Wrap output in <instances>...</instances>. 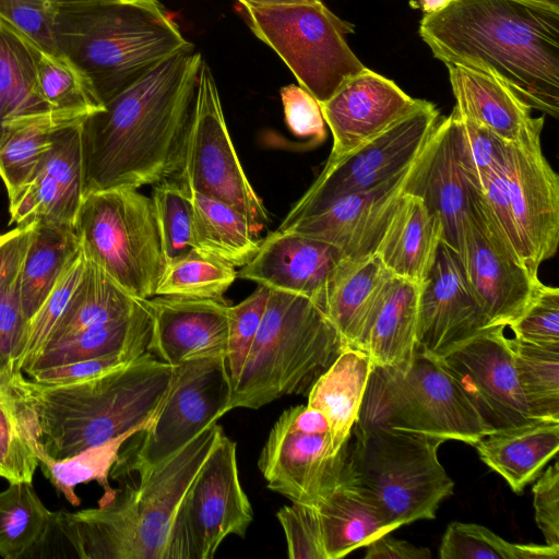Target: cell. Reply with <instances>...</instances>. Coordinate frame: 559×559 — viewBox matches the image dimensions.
I'll list each match as a JSON object with an SVG mask.
<instances>
[{"mask_svg": "<svg viewBox=\"0 0 559 559\" xmlns=\"http://www.w3.org/2000/svg\"><path fill=\"white\" fill-rule=\"evenodd\" d=\"M202 62L194 48L178 51L81 122L84 195L178 176Z\"/></svg>", "mask_w": 559, "mask_h": 559, "instance_id": "1", "label": "cell"}, {"mask_svg": "<svg viewBox=\"0 0 559 559\" xmlns=\"http://www.w3.org/2000/svg\"><path fill=\"white\" fill-rule=\"evenodd\" d=\"M432 56L493 73L532 109L559 116V5L526 0H453L424 14Z\"/></svg>", "mask_w": 559, "mask_h": 559, "instance_id": "2", "label": "cell"}, {"mask_svg": "<svg viewBox=\"0 0 559 559\" xmlns=\"http://www.w3.org/2000/svg\"><path fill=\"white\" fill-rule=\"evenodd\" d=\"M174 366L152 353L110 371L64 385H40L23 372L8 382L23 428L50 457L61 460L153 421Z\"/></svg>", "mask_w": 559, "mask_h": 559, "instance_id": "3", "label": "cell"}, {"mask_svg": "<svg viewBox=\"0 0 559 559\" xmlns=\"http://www.w3.org/2000/svg\"><path fill=\"white\" fill-rule=\"evenodd\" d=\"M223 428L210 425L179 451L122 481L98 508L55 512L73 555L81 559H180L176 520L182 498Z\"/></svg>", "mask_w": 559, "mask_h": 559, "instance_id": "4", "label": "cell"}, {"mask_svg": "<svg viewBox=\"0 0 559 559\" xmlns=\"http://www.w3.org/2000/svg\"><path fill=\"white\" fill-rule=\"evenodd\" d=\"M53 36L104 105L165 58L194 48L158 0H102L63 11Z\"/></svg>", "mask_w": 559, "mask_h": 559, "instance_id": "5", "label": "cell"}, {"mask_svg": "<svg viewBox=\"0 0 559 559\" xmlns=\"http://www.w3.org/2000/svg\"><path fill=\"white\" fill-rule=\"evenodd\" d=\"M345 347L311 299L270 289L261 325L233 386L228 412L257 409L284 395L308 393Z\"/></svg>", "mask_w": 559, "mask_h": 559, "instance_id": "6", "label": "cell"}, {"mask_svg": "<svg viewBox=\"0 0 559 559\" xmlns=\"http://www.w3.org/2000/svg\"><path fill=\"white\" fill-rule=\"evenodd\" d=\"M354 428L412 432L469 445L489 433L441 361L417 349L403 368L373 366Z\"/></svg>", "mask_w": 559, "mask_h": 559, "instance_id": "7", "label": "cell"}, {"mask_svg": "<svg viewBox=\"0 0 559 559\" xmlns=\"http://www.w3.org/2000/svg\"><path fill=\"white\" fill-rule=\"evenodd\" d=\"M350 436V469L392 524L436 518L454 489L438 457L443 440L385 429L353 428Z\"/></svg>", "mask_w": 559, "mask_h": 559, "instance_id": "8", "label": "cell"}, {"mask_svg": "<svg viewBox=\"0 0 559 559\" xmlns=\"http://www.w3.org/2000/svg\"><path fill=\"white\" fill-rule=\"evenodd\" d=\"M74 229L85 255L122 289L155 296L166 260L150 197L134 188L86 193Z\"/></svg>", "mask_w": 559, "mask_h": 559, "instance_id": "9", "label": "cell"}, {"mask_svg": "<svg viewBox=\"0 0 559 559\" xmlns=\"http://www.w3.org/2000/svg\"><path fill=\"white\" fill-rule=\"evenodd\" d=\"M241 14L251 32L281 57L319 104L366 68L345 38L354 33V24L338 17L321 0L246 4Z\"/></svg>", "mask_w": 559, "mask_h": 559, "instance_id": "10", "label": "cell"}, {"mask_svg": "<svg viewBox=\"0 0 559 559\" xmlns=\"http://www.w3.org/2000/svg\"><path fill=\"white\" fill-rule=\"evenodd\" d=\"M233 385L225 356L174 366L168 392L153 421L121 448L110 477L142 476L228 412Z\"/></svg>", "mask_w": 559, "mask_h": 559, "instance_id": "11", "label": "cell"}, {"mask_svg": "<svg viewBox=\"0 0 559 559\" xmlns=\"http://www.w3.org/2000/svg\"><path fill=\"white\" fill-rule=\"evenodd\" d=\"M440 119L433 103L418 99L413 109L369 141L341 157L328 158L278 228L342 195L374 188L403 173L420 155Z\"/></svg>", "mask_w": 559, "mask_h": 559, "instance_id": "12", "label": "cell"}, {"mask_svg": "<svg viewBox=\"0 0 559 559\" xmlns=\"http://www.w3.org/2000/svg\"><path fill=\"white\" fill-rule=\"evenodd\" d=\"M177 179L190 191L237 209L259 233L269 222L267 211L235 151L215 79L204 60Z\"/></svg>", "mask_w": 559, "mask_h": 559, "instance_id": "13", "label": "cell"}, {"mask_svg": "<svg viewBox=\"0 0 559 559\" xmlns=\"http://www.w3.org/2000/svg\"><path fill=\"white\" fill-rule=\"evenodd\" d=\"M347 454L348 442L334 450L329 424L319 411L297 405L273 425L258 467L271 490L294 503L316 506L338 481Z\"/></svg>", "mask_w": 559, "mask_h": 559, "instance_id": "14", "label": "cell"}, {"mask_svg": "<svg viewBox=\"0 0 559 559\" xmlns=\"http://www.w3.org/2000/svg\"><path fill=\"white\" fill-rule=\"evenodd\" d=\"M252 520L236 443L223 430L179 507L175 532L180 559L213 558L227 536L243 537Z\"/></svg>", "mask_w": 559, "mask_h": 559, "instance_id": "15", "label": "cell"}, {"mask_svg": "<svg viewBox=\"0 0 559 559\" xmlns=\"http://www.w3.org/2000/svg\"><path fill=\"white\" fill-rule=\"evenodd\" d=\"M456 253L490 326H509L543 285L499 233L476 189Z\"/></svg>", "mask_w": 559, "mask_h": 559, "instance_id": "16", "label": "cell"}, {"mask_svg": "<svg viewBox=\"0 0 559 559\" xmlns=\"http://www.w3.org/2000/svg\"><path fill=\"white\" fill-rule=\"evenodd\" d=\"M504 329L488 328L439 359L489 432L536 420L523 399Z\"/></svg>", "mask_w": 559, "mask_h": 559, "instance_id": "17", "label": "cell"}, {"mask_svg": "<svg viewBox=\"0 0 559 559\" xmlns=\"http://www.w3.org/2000/svg\"><path fill=\"white\" fill-rule=\"evenodd\" d=\"M502 181L525 265L538 274L559 243V177L542 151L540 140L507 144Z\"/></svg>", "mask_w": 559, "mask_h": 559, "instance_id": "18", "label": "cell"}, {"mask_svg": "<svg viewBox=\"0 0 559 559\" xmlns=\"http://www.w3.org/2000/svg\"><path fill=\"white\" fill-rule=\"evenodd\" d=\"M488 328L457 253L441 242L419 286L416 349L440 359Z\"/></svg>", "mask_w": 559, "mask_h": 559, "instance_id": "19", "label": "cell"}, {"mask_svg": "<svg viewBox=\"0 0 559 559\" xmlns=\"http://www.w3.org/2000/svg\"><path fill=\"white\" fill-rule=\"evenodd\" d=\"M419 157L391 180L368 190L342 195L317 212L277 229L295 231L333 245L354 262L373 255L395 205L407 192Z\"/></svg>", "mask_w": 559, "mask_h": 559, "instance_id": "20", "label": "cell"}, {"mask_svg": "<svg viewBox=\"0 0 559 559\" xmlns=\"http://www.w3.org/2000/svg\"><path fill=\"white\" fill-rule=\"evenodd\" d=\"M349 262L333 245L276 229L260 242L237 277L305 296L322 309L328 289Z\"/></svg>", "mask_w": 559, "mask_h": 559, "instance_id": "21", "label": "cell"}, {"mask_svg": "<svg viewBox=\"0 0 559 559\" xmlns=\"http://www.w3.org/2000/svg\"><path fill=\"white\" fill-rule=\"evenodd\" d=\"M418 99L368 69L344 81L320 109L333 135L329 159L369 141L415 107Z\"/></svg>", "mask_w": 559, "mask_h": 559, "instance_id": "22", "label": "cell"}, {"mask_svg": "<svg viewBox=\"0 0 559 559\" xmlns=\"http://www.w3.org/2000/svg\"><path fill=\"white\" fill-rule=\"evenodd\" d=\"M81 122L57 131L33 177L9 198V224L43 222L74 227L84 198Z\"/></svg>", "mask_w": 559, "mask_h": 559, "instance_id": "23", "label": "cell"}, {"mask_svg": "<svg viewBox=\"0 0 559 559\" xmlns=\"http://www.w3.org/2000/svg\"><path fill=\"white\" fill-rule=\"evenodd\" d=\"M152 330L147 352L171 366L225 356L228 338L226 300L153 296L145 299Z\"/></svg>", "mask_w": 559, "mask_h": 559, "instance_id": "24", "label": "cell"}, {"mask_svg": "<svg viewBox=\"0 0 559 559\" xmlns=\"http://www.w3.org/2000/svg\"><path fill=\"white\" fill-rule=\"evenodd\" d=\"M406 193L420 198L427 209L439 216L442 242L456 252L475 188L457 162L451 114L440 119L429 138Z\"/></svg>", "mask_w": 559, "mask_h": 559, "instance_id": "25", "label": "cell"}, {"mask_svg": "<svg viewBox=\"0 0 559 559\" xmlns=\"http://www.w3.org/2000/svg\"><path fill=\"white\" fill-rule=\"evenodd\" d=\"M447 68L456 115L507 144L540 140L544 117L534 118L531 106L500 78L472 67L448 64Z\"/></svg>", "mask_w": 559, "mask_h": 559, "instance_id": "26", "label": "cell"}, {"mask_svg": "<svg viewBox=\"0 0 559 559\" xmlns=\"http://www.w3.org/2000/svg\"><path fill=\"white\" fill-rule=\"evenodd\" d=\"M442 236L439 216L420 198L404 193L373 254L393 276L421 285L435 264Z\"/></svg>", "mask_w": 559, "mask_h": 559, "instance_id": "27", "label": "cell"}, {"mask_svg": "<svg viewBox=\"0 0 559 559\" xmlns=\"http://www.w3.org/2000/svg\"><path fill=\"white\" fill-rule=\"evenodd\" d=\"M349 442V441H348ZM328 559H340L395 528L347 463L338 481L317 503Z\"/></svg>", "mask_w": 559, "mask_h": 559, "instance_id": "28", "label": "cell"}, {"mask_svg": "<svg viewBox=\"0 0 559 559\" xmlns=\"http://www.w3.org/2000/svg\"><path fill=\"white\" fill-rule=\"evenodd\" d=\"M392 278L374 254L350 261L335 277L322 310L346 347H361Z\"/></svg>", "mask_w": 559, "mask_h": 559, "instance_id": "29", "label": "cell"}, {"mask_svg": "<svg viewBox=\"0 0 559 559\" xmlns=\"http://www.w3.org/2000/svg\"><path fill=\"white\" fill-rule=\"evenodd\" d=\"M474 447L479 459L520 493L559 450V421L534 420L487 433Z\"/></svg>", "mask_w": 559, "mask_h": 559, "instance_id": "30", "label": "cell"}, {"mask_svg": "<svg viewBox=\"0 0 559 559\" xmlns=\"http://www.w3.org/2000/svg\"><path fill=\"white\" fill-rule=\"evenodd\" d=\"M373 366L365 350L345 347L308 392L307 405L325 417L335 451L350 439Z\"/></svg>", "mask_w": 559, "mask_h": 559, "instance_id": "31", "label": "cell"}, {"mask_svg": "<svg viewBox=\"0 0 559 559\" xmlns=\"http://www.w3.org/2000/svg\"><path fill=\"white\" fill-rule=\"evenodd\" d=\"M144 305L133 314L84 330L62 342L43 348L24 370V374L75 361L124 356L138 358L147 352L152 321Z\"/></svg>", "mask_w": 559, "mask_h": 559, "instance_id": "32", "label": "cell"}, {"mask_svg": "<svg viewBox=\"0 0 559 559\" xmlns=\"http://www.w3.org/2000/svg\"><path fill=\"white\" fill-rule=\"evenodd\" d=\"M419 286L393 276L360 349L374 366L405 367L416 349Z\"/></svg>", "mask_w": 559, "mask_h": 559, "instance_id": "33", "label": "cell"}, {"mask_svg": "<svg viewBox=\"0 0 559 559\" xmlns=\"http://www.w3.org/2000/svg\"><path fill=\"white\" fill-rule=\"evenodd\" d=\"M80 250V240L73 226L35 223L17 277L20 299L28 321Z\"/></svg>", "mask_w": 559, "mask_h": 559, "instance_id": "34", "label": "cell"}, {"mask_svg": "<svg viewBox=\"0 0 559 559\" xmlns=\"http://www.w3.org/2000/svg\"><path fill=\"white\" fill-rule=\"evenodd\" d=\"M143 300L128 294L86 257L83 277L43 348L84 330L127 318L143 307Z\"/></svg>", "mask_w": 559, "mask_h": 559, "instance_id": "35", "label": "cell"}, {"mask_svg": "<svg viewBox=\"0 0 559 559\" xmlns=\"http://www.w3.org/2000/svg\"><path fill=\"white\" fill-rule=\"evenodd\" d=\"M37 50L0 17V140L10 122L50 111L37 87Z\"/></svg>", "mask_w": 559, "mask_h": 559, "instance_id": "36", "label": "cell"}, {"mask_svg": "<svg viewBox=\"0 0 559 559\" xmlns=\"http://www.w3.org/2000/svg\"><path fill=\"white\" fill-rule=\"evenodd\" d=\"M194 250L228 262L246 265L258 252L259 231L231 205L190 191Z\"/></svg>", "mask_w": 559, "mask_h": 559, "instance_id": "37", "label": "cell"}, {"mask_svg": "<svg viewBox=\"0 0 559 559\" xmlns=\"http://www.w3.org/2000/svg\"><path fill=\"white\" fill-rule=\"evenodd\" d=\"M83 120L50 110L16 119L5 127L0 140V178L9 198L33 177L51 150L57 131Z\"/></svg>", "mask_w": 559, "mask_h": 559, "instance_id": "38", "label": "cell"}, {"mask_svg": "<svg viewBox=\"0 0 559 559\" xmlns=\"http://www.w3.org/2000/svg\"><path fill=\"white\" fill-rule=\"evenodd\" d=\"M25 431V430H24ZM139 430L128 431L117 438H114L100 445L91 447L79 454L70 457L56 460L48 456L26 433L32 448L38 459L39 466L45 477L51 483L57 492L63 497L73 507L81 504V499L75 493V486L97 481L104 489V495L98 501V506L108 502L116 493L109 484V475L122 445Z\"/></svg>", "mask_w": 559, "mask_h": 559, "instance_id": "39", "label": "cell"}, {"mask_svg": "<svg viewBox=\"0 0 559 559\" xmlns=\"http://www.w3.org/2000/svg\"><path fill=\"white\" fill-rule=\"evenodd\" d=\"M519 385L531 416L559 421V344L509 338Z\"/></svg>", "mask_w": 559, "mask_h": 559, "instance_id": "40", "label": "cell"}, {"mask_svg": "<svg viewBox=\"0 0 559 559\" xmlns=\"http://www.w3.org/2000/svg\"><path fill=\"white\" fill-rule=\"evenodd\" d=\"M37 87L51 111L83 120L104 108L87 75L61 51L38 48Z\"/></svg>", "mask_w": 559, "mask_h": 559, "instance_id": "41", "label": "cell"}, {"mask_svg": "<svg viewBox=\"0 0 559 559\" xmlns=\"http://www.w3.org/2000/svg\"><path fill=\"white\" fill-rule=\"evenodd\" d=\"M51 514L32 483H10L0 492V557L25 558L44 536Z\"/></svg>", "mask_w": 559, "mask_h": 559, "instance_id": "42", "label": "cell"}, {"mask_svg": "<svg viewBox=\"0 0 559 559\" xmlns=\"http://www.w3.org/2000/svg\"><path fill=\"white\" fill-rule=\"evenodd\" d=\"M236 278L233 264L192 250L166 264L155 296L225 300L224 295Z\"/></svg>", "mask_w": 559, "mask_h": 559, "instance_id": "43", "label": "cell"}, {"mask_svg": "<svg viewBox=\"0 0 559 559\" xmlns=\"http://www.w3.org/2000/svg\"><path fill=\"white\" fill-rule=\"evenodd\" d=\"M441 559H558L559 548L511 543L485 526L452 522L439 548Z\"/></svg>", "mask_w": 559, "mask_h": 559, "instance_id": "44", "label": "cell"}, {"mask_svg": "<svg viewBox=\"0 0 559 559\" xmlns=\"http://www.w3.org/2000/svg\"><path fill=\"white\" fill-rule=\"evenodd\" d=\"M152 203L166 264L194 250L189 190L178 180L156 183Z\"/></svg>", "mask_w": 559, "mask_h": 559, "instance_id": "45", "label": "cell"}, {"mask_svg": "<svg viewBox=\"0 0 559 559\" xmlns=\"http://www.w3.org/2000/svg\"><path fill=\"white\" fill-rule=\"evenodd\" d=\"M451 115L457 162L467 181L479 191L503 167L507 143L453 110Z\"/></svg>", "mask_w": 559, "mask_h": 559, "instance_id": "46", "label": "cell"}, {"mask_svg": "<svg viewBox=\"0 0 559 559\" xmlns=\"http://www.w3.org/2000/svg\"><path fill=\"white\" fill-rule=\"evenodd\" d=\"M38 466L16 400L8 385L0 384V477L9 483H32Z\"/></svg>", "mask_w": 559, "mask_h": 559, "instance_id": "47", "label": "cell"}, {"mask_svg": "<svg viewBox=\"0 0 559 559\" xmlns=\"http://www.w3.org/2000/svg\"><path fill=\"white\" fill-rule=\"evenodd\" d=\"M85 266L86 255L81 249L66 267L38 311L29 320L25 348L19 364V371L24 372L45 346L52 329L71 301L83 277Z\"/></svg>", "mask_w": 559, "mask_h": 559, "instance_id": "48", "label": "cell"}, {"mask_svg": "<svg viewBox=\"0 0 559 559\" xmlns=\"http://www.w3.org/2000/svg\"><path fill=\"white\" fill-rule=\"evenodd\" d=\"M102 0H0V17L25 35L38 48L58 52L55 20L63 11Z\"/></svg>", "mask_w": 559, "mask_h": 559, "instance_id": "49", "label": "cell"}, {"mask_svg": "<svg viewBox=\"0 0 559 559\" xmlns=\"http://www.w3.org/2000/svg\"><path fill=\"white\" fill-rule=\"evenodd\" d=\"M270 288H258L246 299L228 308L226 365L231 385L236 383L261 325Z\"/></svg>", "mask_w": 559, "mask_h": 559, "instance_id": "50", "label": "cell"}, {"mask_svg": "<svg viewBox=\"0 0 559 559\" xmlns=\"http://www.w3.org/2000/svg\"><path fill=\"white\" fill-rule=\"evenodd\" d=\"M17 280L0 292V384L7 385L19 371L28 331Z\"/></svg>", "mask_w": 559, "mask_h": 559, "instance_id": "51", "label": "cell"}, {"mask_svg": "<svg viewBox=\"0 0 559 559\" xmlns=\"http://www.w3.org/2000/svg\"><path fill=\"white\" fill-rule=\"evenodd\" d=\"M509 328L519 341L538 345L559 344V289L543 284Z\"/></svg>", "mask_w": 559, "mask_h": 559, "instance_id": "52", "label": "cell"}, {"mask_svg": "<svg viewBox=\"0 0 559 559\" xmlns=\"http://www.w3.org/2000/svg\"><path fill=\"white\" fill-rule=\"evenodd\" d=\"M276 518L284 530L288 558L328 559L317 509L294 503L281 508Z\"/></svg>", "mask_w": 559, "mask_h": 559, "instance_id": "53", "label": "cell"}, {"mask_svg": "<svg viewBox=\"0 0 559 559\" xmlns=\"http://www.w3.org/2000/svg\"><path fill=\"white\" fill-rule=\"evenodd\" d=\"M289 131L310 143L320 144L326 138L325 122L317 99L300 85H285L280 91Z\"/></svg>", "mask_w": 559, "mask_h": 559, "instance_id": "54", "label": "cell"}, {"mask_svg": "<svg viewBox=\"0 0 559 559\" xmlns=\"http://www.w3.org/2000/svg\"><path fill=\"white\" fill-rule=\"evenodd\" d=\"M535 521L546 545L559 548V462L543 472L532 489Z\"/></svg>", "mask_w": 559, "mask_h": 559, "instance_id": "55", "label": "cell"}, {"mask_svg": "<svg viewBox=\"0 0 559 559\" xmlns=\"http://www.w3.org/2000/svg\"><path fill=\"white\" fill-rule=\"evenodd\" d=\"M131 360L124 356L86 359L34 371L26 374V377L40 385H64L99 376Z\"/></svg>", "mask_w": 559, "mask_h": 559, "instance_id": "56", "label": "cell"}, {"mask_svg": "<svg viewBox=\"0 0 559 559\" xmlns=\"http://www.w3.org/2000/svg\"><path fill=\"white\" fill-rule=\"evenodd\" d=\"M35 223L0 234V292L16 282Z\"/></svg>", "mask_w": 559, "mask_h": 559, "instance_id": "57", "label": "cell"}, {"mask_svg": "<svg viewBox=\"0 0 559 559\" xmlns=\"http://www.w3.org/2000/svg\"><path fill=\"white\" fill-rule=\"evenodd\" d=\"M365 559H430L431 552L427 547H417L406 540L382 535L367 546Z\"/></svg>", "mask_w": 559, "mask_h": 559, "instance_id": "58", "label": "cell"}, {"mask_svg": "<svg viewBox=\"0 0 559 559\" xmlns=\"http://www.w3.org/2000/svg\"><path fill=\"white\" fill-rule=\"evenodd\" d=\"M453 0H409V5L413 9H418L424 14H431L439 12L447 8Z\"/></svg>", "mask_w": 559, "mask_h": 559, "instance_id": "59", "label": "cell"}, {"mask_svg": "<svg viewBox=\"0 0 559 559\" xmlns=\"http://www.w3.org/2000/svg\"><path fill=\"white\" fill-rule=\"evenodd\" d=\"M241 5H272L283 3L314 2L318 0H237Z\"/></svg>", "mask_w": 559, "mask_h": 559, "instance_id": "60", "label": "cell"}, {"mask_svg": "<svg viewBox=\"0 0 559 559\" xmlns=\"http://www.w3.org/2000/svg\"><path fill=\"white\" fill-rule=\"evenodd\" d=\"M526 1H533V2H538V3L559 5V0H526Z\"/></svg>", "mask_w": 559, "mask_h": 559, "instance_id": "61", "label": "cell"}]
</instances>
